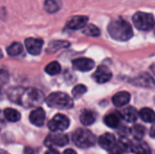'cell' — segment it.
<instances>
[{"mask_svg":"<svg viewBox=\"0 0 155 154\" xmlns=\"http://www.w3.org/2000/svg\"><path fill=\"white\" fill-rule=\"evenodd\" d=\"M84 34H87L89 36H93V37H96L100 35V30L97 26H95L94 25H87L84 28Z\"/></svg>","mask_w":155,"mask_h":154,"instance_id":"27","label":"cell"},{"mask_svg":"<svg viewBox=\"0 0 155 154\" xmlns=\"http://www.w3.org/2000/svg\"><path fill=\"white\" fill-rule=\"evenodd\" d=\"M70 126V120L67 116L58 113L48 123V128L51 132H63Z\"/></svg>","mask_w":155,"mask_h":154,"instance_id":"6","label":"cell"},{"mask_svg":"<svg viewBox=\"0 0 155 154\" xmlns=\"http://www.w3.org/2000/svg\"><path fill=\"white\" fill-rule=\"evenodd\" d=\"M46 104L51 108L68 110L73 108L74 102L73 99L66 93L61 92H55L51 93L45 100Z\"/></svg>","mask_w":155,"mask_h":154,"instance_id":"3","label":"cell"},{"mask_svg":"<svg viewBox=\"0 0 155 154\" xmlns=\"http://www.w3.org/2000/svg\"><path fill=\"white\" fill-rule=\"evenodd\" d=\"M86 92H87V88H86L85 85H84V84H78V85L74 86V89L72 90V94H73V97L74 99H78L82 95H84Z\"/></svg>","mask_w":155,"mask_h":154,"instance_id":"28","label":"cell"},{"mask_svg":"<svg viewBox=\"0 0 155 154\" xmlns=\"http://www.w3.org/2000/svg\"><path fill=\"white\" fill-rule=\"evenodd\" d=\"M121 118L120 113H112L104 117V123L110 128H117L120 125Z\"/></svg>","mask_w":155,"mask_h":154,"instance_id":"18","label":"cell"},{"mask_svg":"<svg viewBox=\"0 0 155 154\" xmlns=\"http://www.w3.org/2000/svg\"><path fill=\"white\" fill-rule=\"evenodd\" d=\"M4 115H5V119L11 123H16L21 119V114L19 113V112L15 109H12V108L5 109Z\"/></svg>","mask_w":155,"mask_h":154,"instance_id":"21","label":"cell"},{"mask_svg":"<svg viewBox=\"0 0 155 154\" xmlns=\"http://www.w3.org/2000/svg\"><path fill=\"white\" fill-rule=\"evenodd\" d=\"M99 145L105 151H113L116 146V139L113 133H106L99 137Z\"/></svg>","mask_w":155,"mask_h":154,"instance_id":"11","label":"cell"},{"mask_svg":"<svg viewBox=\"0 0 155 154\" xmlns=\"http://www.w3.org/2000/svg\"><path fill=\"white\" fill-rule=\"evenodd\" d=\"M130 151L134 154H152L150 147L141 140H135L131 142Z\"/></svg>","mask_w":155,"mask_h":154,"instance_id":"15","label":"cell"},{"mask_svg":"<svg viewBox=\"0 0 155 154\" xmlns=\"http://www.w3.org/2000/svg\"><path fill=\"white\" fill-rule=\"evenodd\" d=\"M69 139L66 134L64 133H54V134H49L45 141V145L46 147L52 148L54 146L56 147H64L66 144H68Z\"/></svg>","mask_w":155,"mask_h":154,"instance_id":"7","label":"cell"},{"mask_svg":"<svg viewBox=\"0 0 155 154\" xmlns=\"http://www.w3.org/2000/svg\"><path fill=\"white\" fill-rule=\"evenodd\" d=\"M150 135L152 138H154L155 139V123L152 126L151 130H150Z\"/></svg>","mask_w":155,"mask_h":154,"instance_id":"30","label":"cell"},{"mask_svg":"<svg viewBox=\"0 0 155 154\" xmlns=\"http://www.w3.org/2000/svg\"><path fill=\"white\" fill-rule=\"evenodd\" d=\"M88 22V17L84 15H75L72 17L68 23H67V27L73 30H78L84 28L87 25Z\"/></svg>","mask_w":155,"mask_h":154,"instance_id":"14","label":"cell"},{"mask_svg":"<svg viewBox=\"0 0 155 154\" xmlns=\"http://www.w3.org/2000/svg\"><path fill=\"white\" fill-rule=\"evenodd\" d=\"M131 84L143 88H152L155 85L153 78L147 73H142L139 75L135 76L134 79L131 80Z\"/></svg>","mask_w":155,"mask_h":154,"instance_id":"8","label":"cell"},{"mask_svg":"<svg viewBox=\"0 0 155 154\" xmlns=\"http://www.w3.org/2000/svg\"><path fill=\"white\" fill-rule=\"evenodd\" d=\"M152 70L153 71V73H154V74H155V64H154V65H153V67H152Z\"/></svg>","mask_w":155,"mask_h":154,"instance_id":"33","label":"cell"},{"mask_svg":"<svg viewBox=\"0 0 155 154\" xmlns=\"http://www.w3.org/2000/svg\"><path fill=\"white\" fill-rule=\"evenodd\" d=\"M131 100V94L128 92L123 91L119 92L116 94L114 95L113 97V103L116 107H123L126 105Z\"/></svg>","mask_w":155,"mask_h":154,"instance_id":"16","label":"cell"},{"mask_svg":"<svg viewBox=\"0 0 155 154\" xmlns=\"http://www.w3.org/2000/svg\"><path fill=\"white\" fill-rule=\"evenodd\" d=\"M8 98L16 104L25 108H31L44 102V93L35 88L15 87L8 92Z\"/></svg>","mask_w":155,"mask_h":154,"instance_id":"1","label":"cell"},{"mask_svg":"<svg viewBox=\"0 0 155 154\" xmlns=\"http://www.w3.org/2000/svg\"><path fill=\"white\" fill-rule=\"evenodd\" d=\"M74 143L81 149H86L94 146L96 143L95 135L89 130L84 128L77 129L73 134Z\"/></svg>","mask_w":155,"mask_h":154,"instance_id":"4","label":"cell"},{"mask_svg":"<svg viewBox=\"0 0 155 154\" xmlns=\"http://www.w3.org/2000/svg\"><path fill=\"white\" fill-rule=\"evenodd\" d=\"M25 44L27 52L30 54L37 55L42 51L44 41L42 39H37V38H27L25 42Z\"/></svg>","mask_w":155,"mask_h":154,"instance_id":"10","label":"cell"},{"mask_svg":"<svg viewBox=\"0 0 155 154\" xmlns=\"http://www.w3.org/2000/svg\"><path fill=\"white\" fill-rule=\"evenodd\" d=\"M139 117L148 123H153L155 122V113L150 108H143L139 112Z\"/></svg>","mask_w":155,"mask_h":154,"instance_id":"20","label":"cell"},{"mask_svg":"<svg viewBox=\"0 0 155 154\" xmlns=\"http://www.w3.org/2000/svg\"><path fill=\"white\" fill-rule=\"evenodd\" d=\"M110 154H123V153H121V152H119L118 151H116V150H115V151H112Z\"/></svg>","mask_w":155,"mask_h":154,"instance_id":"32","label":"cell"},{"mask_svg":"<svg viewBox=\"0 0 155 154\" xmlns=\"http://www.w3.org/2000/svg\"><path fill=\"white\" fill-rule=\"evenodd\" d=\"M112 76H113L112 72L108 67L104 65H100L96 69L93 78L98 84H105L112 79Z\"/></svg>","mask_w":155,"mask_h":154,"instance_id":"9","label":"cell"},{"mask_svg":"<svg viewBox=\"0 0 155 154\" xmlns=\"http://www.w3.org/2000/svg\"><path fill=\"white\" fill-rule=\"evenodd\" d=\"M145 128L141 125V124H136L134 126L132 127L130 133H132V135L134 136V138L135 140H142L145 134Z\"/></svg>","mask_w":155,"mask_h":154,"instance_id":"22","label":"cell"},{"mask_svg":"<svg viewBox=\"0 0 155 154\" xmlns=\"http://www.w3.org/2000/svg\"><path fill=\"white\" fill-rule=\"evenodd\" d=\"M63 154H77L74 150H72V149H67V150H65Z\"/></svg>","mask_w":155,"mask_h":154,"instance_id":"31","label":"cell"},{"mask_svg":"<svg viewBox=\"0 0 155 154\" xmlns=\"http://www.w3.org/2000/svg\"><path fill=\"white\" fill-rule=\"evenodd\" d=\"M153 31H154V34H155V23H154V25H153Z\"/></svg>","mask_w":155,"mask_h":154,"instance_id":"34","label":"cell"},{"mask_svg":"<svg viewBox=\"0 0 155 154\" xmlns=\"http://www.w3.org/2000/svg\"><path fill=\"white\" fill-rule=\"evenodd\" d=\"M45 71L50 75H55L61 72V65L57 62H52L46 65Z\"/></svg>","mask_w":155,"mask_h":154,"instance_id":"26","label":"cell"},{"mask_svg":"<svg viewBox=\"0 0 155 154\" xmlns=\"http://www.w3.org/2000/svg\"><path fill=\"white\" fill-rule=\"evenodd\" d=\"M79 119L83 125L89 126V125H92L95 122L96 117H95V114L94 112H92L90 110H84V111H82Z\"/></svg>","mask_w":155,"mask_h":154,"instance_id":"19","label":"cell"},{"mask_svg":"<svg viewBox=\"0 0 155 154\" xmlns=\"http://www.w3.org/2000/svg\"><path fill=\"white\" fill-rule=\"evenodd\" d=\"M121 116L124 120H125L127 123H134L139 116V113L134 107L129 106L124 108L121 113Z\"/></svg>","mask_w":155,"mask_h":154,"instance_id":"17","label":"cell"},{"mask_svg":"<svg viewBox=\"0 0 155 154\" xmlns=\"http://www.w3.org/2000/svg\"><path fill=\"white\" fill-rule=\"evenodd\" d=\"M6 52L11 56H16L23 52V46L20 43H13L6 48Z\"/></svg>","mask_w":155,"mask_h":154,"instance_id":"24","label":"cell"},{"mask_svg":"<svg viewBox=\"0 0 155 154\" xmlns=\"http://www.w3.org/2000/svg\"><path fill=\"white\" fill-rule=\"evenodd\" d=\"M68 45H69V43L65 42V41H54L49 44L46 51H47V53H54L57 50H59L63 47H66Z\"/></svg>","mask_w":155,"mask_h":154,"instance_id":"23","label":"cell"},{"mask_svg":"<svg viewBox=\"0 0 155 154\" xmlns=\"http://www.w3.org/2000/svg\"><path fill=\"white\" fill-rule=\"evenodd\" d=\"M44 8L48 13H55L60 9V5L56 0H45Z\"/></svg>","mask_w":155,"mask_h":154,"instance_id":"25","label":"cell"},{"mask_svg":"<svg viewBox=\"0 0 155 154\" xmlns=\"http://www.w3.org/2000/svg\"><path fill=\"white\" fill-rule=\"evenodd\" d=\"M133 22L134 26L142 31H148L153 28L154 20L151 14L144 12H137L133 16Z\"/></svg>","mask_w":155,"mask_h":154,"instance_id":"5","label":"cell"},{"mask_svg":"<svg viewBox=\"0 0 155 154\" xmlns=\"http://www.w3.org/2000/svg\"><path fill=\"white\" fill-rule=\"evenodd\" d=\"M107 29L111 37L116 41H128L134 34L131 25L121 17L112 20Z\"/></svg>","mask_w":155,"mask_h":154,"instance_id":"2","label":"cell"},{"mask_svg":"<svg viewBox=\"0 0 155 154\" xmlns=\"http://www.w3.org/2000/svg\"><path fill=\"white\" fill-rule=\"evenodd\" d=\"M45 112L40 107L32 111L29 115L30 123L37 127H42L45 123Z\"/></svg>","mask_w":155,"mask_h":154,"instance_id":"13","label":"cell"},{"mask_svg":"<svg viewBox=\"0 0 155 154\" xmlns=\"http://www.w3.org/2000/svg\"><path fill=\"white\" fill-rule=\"evenodd\" d=\"M73 66L75 70L82 71V72H87L91 71L94 67V62L92 59L82 57V58H77L73 61Z\"/></svg>","mask_w":155,"mask_h":154,"instance_id":"12","label":"cell"},{"mask_svg":"<svg viewBox=\"0 0 155 154\" xmlns=\"http://www.w3.org/2000/svg\"><path fill=\"white\" fill-rule=\"evenodd\" d=\"M45 154H60V153H59V152H58V151H56L55 149H54V148H50L48 151H46V152H45Z\"/></svg>","mask_w":155,"mask_h":154,"instance_id":"29","label":"cell"}]
</instances>
